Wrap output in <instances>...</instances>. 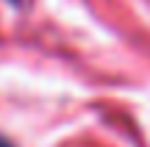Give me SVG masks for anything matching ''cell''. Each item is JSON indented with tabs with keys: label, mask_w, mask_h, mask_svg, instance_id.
I'll list each match as a JSON object with an SVG mask.
<instances>
[{
	"label": "cell",
	"mask_w": 150,
	"mask_h": 147,
	"mask_svg": "<svg viewBox=\"0 0 150 147\" xmlns=\"http://www.w3.org/2000/svg\"><path fill=\"white\" fill-rule=\"evenodd\" d=\"M0 147H14V144H11V142H8L6 136H0Z\"/></svg>",
	"instance_id": "6da1fadb"
}]
</instances>
